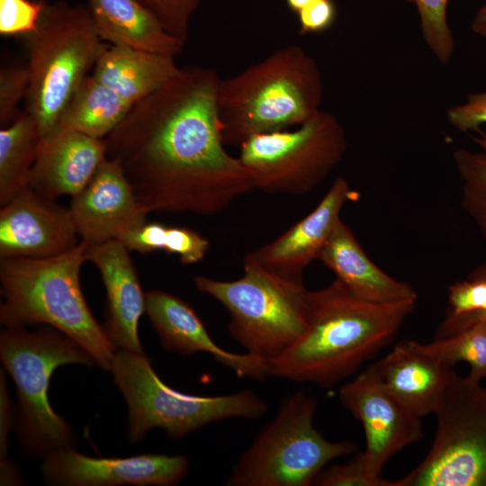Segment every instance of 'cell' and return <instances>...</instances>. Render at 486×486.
<instances>
[{"label":"cell","mask_w":486,"mask_h":486,"mask_svg":"<svg viewBox=\"0 0 486 486\" xmlns=\"http://www.w3.org/2000/svg\"><path fill=\"white\" fill-rule=\"evenodd\" d=\"M220 80L212 68L181 67L104 139L105 157L122 167L148 214L215 215L255 190L238 157L225 149Z\"/></svg>","instance_id":"1"},{"label":"cell","mask_w":486,"mask_h":486,"mask_svg":"<svg viewBox=\"0 0 486 486\" xmlns=\"http://www.w3.org/2000/svg\"><path fill=\"white\" fill-rule=\"evenodd\" d=\"M416 302L365 301L337 279L309 291L306 328L286 352L268 363L269 376L334 387L393 339Z\"/></svg>","instance_id":"2"},{"label":"cell","mask_w":486,"mask_h":486,"mask_svg":"<svg viewBox=\"0 0 486 486\" xmlns=\"http://www.w3.org/2000/svg\"><path fill=\"white\" fill-rule=\"evenodd\" d=\"M87 246L81 240L72 250L56 256L0 259L4 297L0 321L10 328L50 326L76 342L108 371L115 347L91 312L79 280Z\"/></svg>","instance_id":"3"},{"label":"cell","mask_w":486,"mask_h":486,"mask_svg":"<svg viewBox=\"0 0 486 486\" xmlns=\"http://www.w3.org/2000/svg\"><path fill=\"white\" fill-rule=\"evenodd\" d=\"M323 78L299 45L273 51L241 72L220 78L218 110L225 145L254 135L295 128L321 109Z\"/></svg>","instance_id":"4"},{"label":"cell","mask_w":486,"mask_h":486,"mask_svg":"<svg viewBox=\"0 0 486 486\" xmlns=\"http://www.w3.org/2000/svg\"><path fill=\"white\" fill-rule=\"evenodd\" d=\"M30 75L25 111L40 138L93 68L104 46L86 6L59 0L46 5L37 28L24 37Z\"/></svg>","instance_id":"5"},{"label":"cell","mask_w":486,"mask_h":486,"mask_svg":"<svg viewBox=\"0 0 486 486\" xmlns=\"http://www.w3.org/2000/svg\"><path fill=\"white\" fill-rule=\"evenodd\" d=\"M243 268L238 279L220 281L198 275L194 285L226 309L230 334L246 353L269 363L303 334L309 290L303 283L277 275L248 256Z\"/></svg>","instance_id":"6"},{"label":"cell","mask_w":486,"mask_h":486,"mask_svg":"<svg viewBox=\"0 0 486 486\" xmlns=\"http://www.w3.org/2000/svg\"><path fill=\"white\" fill-rule=\"evenodd\" d=\"M110 371L128 406L131 442L141 440L154 428L163 429L171 440H179L209 424L258 419L268 410L267 403L248 389L218 396L176 391L159 379L143 352L121 349L114 354Z\"/></svg>","instance_id":"7"},{"label":"cell","mask_w":486,"mask_h":486,"mask_svg":"<svg viewBox=\"0 0 486 486\" xmlns=\"http://www.w3.org/2000/svg\"><path fill=\"white\" fill-rule=\"evenodd\" d=\"M0 356L18 396L17 432L22 447L33 455L72 446L70 426L50 407L48 390L54 371L67 364L93 365L94 360L76 342L60 331L40 326L1 332Z\"/></svg>","instance_id":"8"},{"label":"cell","mask_w":486,"mask_h":486,"mask_svg":"<svg viewBox=\"0 0 486 486\" xmlns=\"http://www.w3.org/2000/svg\"><path fill=\"white\" fill-rule=\"evenodd\" d=\"M317 396L298 391L284 399L230 473L228 486H309L333 460L357 452L350 441L332 442L314 427Z\"/></svg>","instance_id":"9"},{"label":"cell","mask_w":486,"mask_h":486,"mask_svg":"<svg viewBox=\"0 0 486 486\" xmlns=\"http://www.w3.org/2000/svg\"><path fill=\"white\" fill-rule=\"evenodd\" d=\"M243 166L255 190L302 195L320 184L347 149L345 128L320 110L292 130L254 135L239 146Z\"/></svg>","instance_id":"10"},{"label":"cell","mask_w":486,"mask_h":486,"mask_svg":"<svg viewBox=\"0 0 486 486\" xmlns=\"http://www.w3.org/2000/svg\"><path fill=\"white\" fill-rule=\"evenodd\" d=\"M424 459L394 486H486V388L454 372Z\"/></svg>","instance_id":"11"},{"label":"cell","mask_w":486,"mask_h":486,"mask_svg":"<svg viewBox=\"0 0 486 486\" xmlns=\"http://www.w3.org/2000/svg\"><path fill=\"white\" fill-rule=\"evenodd\" d=\"M338 397L362 423L365 437L363 453L374 476L381 477L394 454L423 436L421 418L385 388L371 365L345 382Z\"/></svg>","instance_id":"12"},{"label":"cell","mask_w":486,"mask_h":486,"mask_svg":"<svg viewBox=\"0 0 486 486\" xmlns=\"http://www.w3.org/2000/svg\"><path fill=\"white\" fill-rule=\"evenodd\" d=\"M40 468L45 480L55 485L171 486L185 477L189 459L184 454H157L124 458H94L69 446L45 456Z\"/></svg>","instance_id":"13"},{"label":"cell","mask_w":486,"mask_h":486,"mask_svg":"<svg viewBox=\"0 0 486 486\" xmlns=\"http://www.w3.org/2000/svg\"><path fill=\"white\" fill-rule=\"evenodd\" d=\"M69 208L29 186L0 209V259L47 258L65 254L81 240Z\"/></svg>","instance_id":"14"},{"label":"cell","mask_w":486,"mask_h":486,"mask_svg":"<svg viewBox=\"0 0 486 486\" xmlns=\"http://www.w3.org/2000/svg\"><path fill=\"white\" fill-rule=\"evenodd\" d=\"M358 194L338 176L315 208L273 241L247 256L285 279L303 283L304 270L319 256L338 223L344 206Z\"/></svg>","instance_id":"15"},{"label":"cell","mask_w":486,"mask_h":486,"mask_svg":"<svg viewBox=\"0 0 486 486\" xmlns=\"http://www.w3.org/2000/svg\"><path fill=\"white\" fill-rule=\"evenodd\" d=\"M68 208L81 240L88 245L119 240L148 215L122 167L106 157Z\"/></svg>","instance_id":"16"},{"label":"cell","mask_w":486,"mask_h":486,"mask_svg":"<svg viewBox=\"0 0 486 486\" xmlns=\"http://www.w3.org/2000/svg\"><path fill=\"white\" fill-rule=\"evenodd\" d=\"M161 345L182 355L203 352L240 378L263 381L268 362L248 353L237 354L216 344L195 310L182 299L160 290L146 293V311Z\"/></svg>","instance_id":"17"},{"label":"cell","mask_w":486,"mask_h":486,"mask_svg":"<svg viewBox=\"0 0 486 486\" xmlns=\"http://www.w3.org/2000/svg\"><path fill=\"white\" fill-rule=\"evenodd\" d=\"M118 239L88 245L86 260L99 271L106 292L104 330L114 347L141 353L138 326L146 311V293L130 256Z\"/></svg>","instance_id":"18"},{"label":"cell","mask_w":486,"mask_h":486,"mask_svg":"<svg viewBox=\"0 0 486 486\" xmlns=\"http://www.w3.org/2000/svg\"><path fill=\"white\" fill-rule=\"evenodd\" d=\"M105 158L104 140L56 126L40 138L29 187L50 199L75 196Z\"/></svg>","instance_id":"19"},{"label":"cell","mask_w":486,"mask_h":486,"mask_svg":"<svg viewBox=\"0 0 486 486\" xmlns=\"http://www.w3.org/2000/svg\"><path fill=\"white\" fill-rule=\"evenodd\" d=\"M371 366L385 388L421 418L438 410L455 372L413 340L398 343Z\"/></svg>","instance_id":"20"},{"label":"cell","mask_w":486,"mask_h":486,"mask_svg":"<svg viewBox=\"0 0 486 486\" xmlns=\"http://www.w3.org/2000/svg\"><path fill=\"white\" fill-rule=\"evenodd\" d=\"M318 260L331 270L352 294L365 301L391 303L418 299L415 289L378 267L366 255L353 230L338 223Z\"/></svg>","instance_id":"21"},{"label":"cell","mask_w":486,"mask_h":486,"mask_svg":"<svg viewBox=\"0 0 486 486\" xmlns=\"http://www.w3.org/2000/svg\"><path fill=\"white\" fill-rule=\"evenodd\" d=\"M180 68L174 56L105 43L92 75L132 105L169 81Z\"/></svg>","instance_id":"22"},{"label":"cell","mask_w":486,"mask_h":486,"mask_svg":"<svg viewBox=\"0 0 486 486\" xmlns=\"http://www.w3.org/2000/svg\"><path fill=\"white\" fill-rule=\"evenodd\" d=\"M94 27L108 44L176 57L184 44L169 34L138 0H86Z\"/></svg>","instance_id":"23"},{"label":"cell","mask_w":486,"mask_h":486,"mask_svg":"<svg viewBox=\"0 0 486 486\" xmlns=\"http://www.w3.org/2000/svg\"><path fill=\"white\" fill-rule=\"evenodd\" d=\"M131 106L92 74L87 75L61 112L57 126L104 140Z\"/></svg>","instance_id":"24"},{"label":"cell","mask_w":486,"mask_h":486,"mask_svg":"<svg viewBox=\"0 0 486 486\" xmlns=\"http://www.w3.org/2000/svg\"><path fill=\"white\" fill-rule=\"evenodd\" d=\"M40 134L26 112L0 130V207L29 186Z\"/></svg>","instance_id":"25"},{"label":"cell","mask_w":486,"mask_h":486,"mask_svg":"<svg viewBox=\"0 0 486 486\" xmlns=\"http://www.w3.org/2000/svg\"><path fill=\"white\" fill-rule=\"evenodd\" d=\"M119 240L129 251L141 254L163 251L177 255L183 265L200 262L210 248L209 240L192 229L147 220L126 232Z\"/></svg>","instance_id":"26"},{"label":"cell","mask_w":486,"mask_h":486,"mask_svg":"<svg viewBox=\"0 0 486 486\" xmlns=\"http://www.w3.org/2000/svg\"><path fill=\"white\" fill-rule=\"evenodd\" d=\"M422 348L446 364L454 366L466 363L470 379L482 382L486 379V321L454 335L423 344Z\"/></svg>","instance_id":"27"},{"label":"cell","mask_w":486,"mask_h":486,"mask_svg":"<svg viewBox=\"0 0 486 486\" xmlns=\"http://www.w3.org/2000/svg\"><path fill=\"white\" fill-rule=\"evenodd\" d=\"M453 160L462 182V208L486 239V152L459 148Z\"/></svg>","instance_id":"28"},{"label":"cell","mask_w":486,"mask_h":486,"mask_svg":"<svg viewBox=\"0 0 486 486\" xmlns=\"http://www.w3.org/2000/svg\"><path fill=\"white\" fill-rule=\"evenodd\" d=\"M449 0H411L416 5L422 38L442 64H448L455 50V40L447 21Z\"/></svg>","instance_id":"29"},{"label":"cell","mask_w":486,"mask_h":486,"mask_svg":"<svg viewBox=\"0 0 486 486\" xmlns=\"http://www.w3.org/2000/svg\"><path fill=\"white\" fill-rule=\"evenodd\" d=\"M313 485L394 486V481L373 475L364 453L359 452L346 463L325 467L316 477Z\"/></svg>","instance_id":"30"},{"label":"cell","mask_w":486,"mask_h":486,"mask_svg":"<svg viewBox=\"0 0 486 486\" xmlns=\"http://www.w3.org/2000/svg\"><path fill=\"white\" fill-rule=\"evenodd\" d=\"M172 36L185 44L200 0H138Z\"/></svg>","instance_id":"31"},{"label":"cell","mask_w":486,"mask_h":486,"mask_svg":"<svg viewBox=\"0 0 486 486\" xmlns=\"http://www.w3.org/2000/svg\"><path fill=\"white\" fill-rule=\"evenodd\" d=\"M46 0H0V34L27 36L35 31Z\"/></svg>","instance_id":"32"},{"label":"cell","mask_w":486,"mask_h":486,"mask_svg":"<svg viewBox=\"0 0 486 486\" xmlns=\"http://www.w3.org/2000/svg\"><path fill=\"white\" fill-rule=\"evenodd\" d=\"M30 86L27 64H12L0 70V126L9 125L20 114L17 108L25 100Z\"/></svg>","instance_id":"33"},{"label":"cell","mask_w":486,"mask_h":486,"mask_svg":"<svg viewBox=\"0 0 486 486\" xmlns=\"http://www.w3.org/2000/svg\"><path fill=\"white\" fill-rule=\"evenodd\" d=\"M446 118L452 127L461 132H478L486 124V90L468 94L466 101L449 108Z\"/></svg>","instance_id":"34"},{"label":"cell","mask_w":486,"mask_h":486,"mask_svg":"<svg viewBox=\"0 0 486 486\" xmlns=\"http://www.w3.org/2000/svg\"><path fill=\"white\" fill-rule=\"evenodd\" d=\"M12 426V409L7 393L4 375L0 374V484L10 485L21 482L14 465L7 459V442Z\"/></svg>","instance_id":"35"},{"label":"cell","mask_w":486,"mask_h":486,"mask_svg":"<svg viewBox=\"0 0 486 486\" xmlns=\"http://www.w3.org/2000/svg\"><path fill=\"white\" fill-rule=\"evenodd\" d=\"M296 15L301 35L320 33L334 24L337 7L333 0H314Z\"/></svg>","instance_id":"36"},{"label":"cell","mask_w":486,"mask_h":486,"mask_svg":"<svg viewBox=\"0 0 486 486\" xmlns=\"http://www.w3.org/2000/svg\"><path fill=\"white\" fill-rule=\"evenodd\" d=\"M471 28L473 33L486 40V1L475 14Z\"/></svg>","instance_id":"37"},{"label":"cell","mask_w":486,"mask_h":486,"mask_svg":"<svg viewBox=\"0 0 486 486\" xmlns=\"http://www.w3.org/2000/svg\"><path fill=\"white\" fill-rule=\"evenodd\" d=\"M314 0H285L288 8L297 14L302 9Z\"/></svg>","instance_id":"38"},{"label":"cell","mask_w":486,"mask_h":486,"mask_svg":"<svg viewBox=\"0 0 486 486\" xmlns=\"http://www.w3.org/2000/svg\"><path fill=\"white\" fill-rule=\"evenodd\" d=\"M472 140L477 144V146L481 148V150H483L486 152V132L479 130L478 134L472 137Z\"/></svg>","instance_id":"39"},{"label":"cell","mask_w":486,"mask_h":486,"mask_svg":"<svg viewBox=\"0 0 486 486\" xmlns=\"http://www.w3.org/2000/svg\"><path fill=\"white\" fill-rule=\"evenodd\" d=\"M403 1H405V2H407V3H410V4H411V0H403Z\"/></svg>","instance_id":"40"}]
</instances>
